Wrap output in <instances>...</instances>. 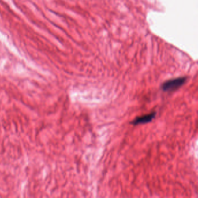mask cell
<instances>
[{
    "instance_id": "obj_1",
    "label": "cell",
    "mask_w": 198,
    "mask_h": 198,
    "mask_svg": "<svg viewBox=\"0 0 198 198\" xmlns=\"http://www.w3.org/2000/svg\"><path fill=\"white\" fill-rule=\"evenodd\" d=\"M187 81L186 77H180L169 80L162 84L161 88L164 92H173L181 88Z\"/></svg>"
},
{
    "instance_id": "obj_2",
    "label": "cell",
    "mask_w": 198,
    "mask_h": 198,
    "mask_svg": "<svg viewBox=\"0 0 198 198\" xmlns=\"http://www.w3.org/2000/svg\"><path fill=\"white\" fill-rule=\"evenodd\" d=\"M156 112H153L148 114H146L144 115H142L140 116L136 117V119H134L131 122V124L134 125H144L146 123H148L153 120L156 116Z\"/></svg>"
}]
</instances>
